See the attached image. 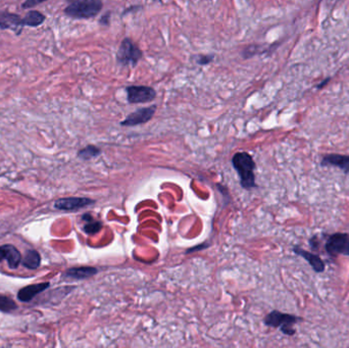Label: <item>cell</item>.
<instances>
[{
    "instance_id": "1",
    "label": "cell",
    "mask_w": 349,
    "mask_h": 348,
    "mask_svg": "<svg viewBox=\"0 0 349 348\" xmlns=\"http://www.w3.org/2000/svg\"><path fill=\"white\" fill-rule=\"evenodd\" d=\"M232 164L240 177L241 186L245 189H252L256 184V163L253 157L247 153H237L232 159Z\"/></svg>"
},
{
    "instance_id": "2",
    "label": "cell",
    "mask_w": 349,
    "mask_h": 348,
    "mask_svg": "<svg viewBox=\"0 0 349 348\" xmlns=\"http://www.w3.org/2000/svg\"><path fill=\"white\" fill-rule=\"evenodd\" d=\"M103 8V0H76L66 8L65 14L73 19L87 20L96 17Z\"/></svg>"
},
{
    "instance_id": "3",
    "label": "cell",
    "mask_w": 349,
    "mask_h": 348,
    "mask_svg": "<svg viewBox=\"0 0 349 348\" xmlns=\"http://www.w3.org/2000/svg\"><path fill=\"white\" fill-rule=\"evenodd\" d=\"M143 54L139 47L129 38H125L118 51L117 61L122 66L135 67L142 59Z\"/></svg>"
},
{
    "instance_id": "4",
    "label": "cell",
    "mask_w": 349,
    "mask_h": 348,
    "mask_svg": "<svg viewBox=\"0 0 349 348\" xmlns=\"http://www.w3.org/2000/svg\"><path fill=\"white\" fill-rule=\"evenodd\" d=\"M301 320H302L301 318L295 317L293 315H288V314H283L278 311H273L266 317L265 324L269 327L280 328L284 334L291 336L295 333L293 326Z\"/></svg>"
},
{
    "instance_id": "5",
    "label": "cell",
    "mask_w": 349,
    "mask_h": 348,
    "mask_svg": "<svg viewBox=\"0 0 349 348\" xmlns=\"http://www.w3.org/2000/svg\"><path fill=\"white\" fill-rule=\"evenodd\" d=\"M326 251L332 257L349 256V235L345 233L331 235L326 243Z\"/></svg>"
},
{
    "instance_id": "6",
    "label": "cell",
    "mask_w": 349,
    "mask_h": 348,
    "mask_svg": "<svg viewBox=\"0 0 349 348\" xmlns=\"http://www.w3.org/2000/svg\"><path fill=\"white\" fill-rule=\"evenodd\" d=\"M128 102L130 104H145L155 101L157 92L154 88L147 86H129L126 89Z\"/></svg>"
},
{
    "instance_id": "7",
    "label": "cell",
    "mask_w": 349,
    "mask_h": 348,
    "mask_svg": "<svg viewBox=\"0 0 349 348\" xmlns=\"http://www.w3.org/2000/svg\"><path fill=\"white\" fill-rule=\"evenodd\" d=\"M157 112V107L153 106V107H148V108H144V109H140L132 114H130L122 123V126H126V127H134V126H138L141 124H145L147 122L151 121L155 114Z\"/></svg>"
},
{
    "instance_id": "8",
    "label": "cell",
    "mask_w": 349,
    "mask_h": 348,
    "mask_svg": "<svg viewBox=\"0 0 349 348\" xmlns=\"http://www.w3.org/2000/svg\"><path fill=\"white\" fill-rule=\"evenodd\" d=\"M94 204V201L87 197H66L61 198L55 204L56 209L61 211H78Z\"/></svg>"
},
{
    "instance_id": "9",
    "label": "cell",
    "mask_w": 349,
    "mask_h": 348,
    "mask_svg": "<svg viewBox=\"0 0 349 348\" xmlns=\"http://www.w3.org/2000/svg\"><path fill=\"white\" fill-rule=\"evenodd\" d=\"M24 26V21L19 15L7 11H0V29L2 30H11L17 35H20Z\"/></svg>"
},
{
    "instance_id": "10",
    "label": "cell",
    "mask_w": 349,
    "mask_h": 348,
    "mask_svg": "<svg viewBox=\"0 0 349 348\" xmlns=\"http://www.w3.org/2000/svg\"><path fill=\"white\" fill-rule=\"evenodd\" d=\"M4 260L8 261L10 268L16 269L19 267L22 256L21 253L17 250L14 245L8 244V245H3L0 246V263Z\"/></svg>"
},
{
    "instance_id": "11",
    "label": "cell",
    "mask_w": 349,
    "mask_h": 348,
    "mask_svg": "<svg viewBox=\"0 0 349 348\" xmlns=\"http://www.w3.org/2000/svg\"><path fill=\"white\" fill-rule=\"evenodd\" d=\"M49 287V283H40V284H34V285H29L23 289H21L18 293V298L21 302L24 303H29L31 302L33 298L44 291L46 288Z\"/></svg>"
},
{
    "instance_id": "12",
    "label": "cell",
    "mask_w": 349,
    "mask_h": 348,
    "mask_svg": "<svg viewBox=\"0 0 349 348\" xmlns=\"http://www.w3.org/2000/svg\"><path fill=\"white\" fill-rule=\"evenodd\" d=\"M322 166L338 167L345 174H348L349 173V156L327 155L322 160Z\"/></svg>"
},
{
    "instance_id": "13",
    "label": "cell",
    "mask_w": 349,
    "mask_h": 348,
    "mask_svg": "<svg viewBox=\"0 0 349 348\" xmlns=\"http://www.w3.org/2000/svg\"><path fill=\"white\" fill-rule=\"evenodd\" d=\"M293 252L298 255L303 257L307 262L310 263V265L313 267V269L317 272V273H322L325 271V264L324 262L320 259V257H318L317 255H314L312 253H309L303 248H299V247H294L293 248Z\"/></svg>"
},
{
    "instance_id": "14",
    "label": "cell",
    "mask_w": 349,
    "mask_h": 348,
    "mask_svg": "<svg viewBox=\"0 0 349 348\" xmlns=\"http://www.w3.org/2000/svg\"><path fill=\"white\" fill-rule=\"evenodd\" d=\"M98 270L93 267H80V268H72L68 270L65 274L66 277L76 279V280H83L94 276Z\"/></svg>"
},
{
    "instance_id": "15",
    "label": "cell",
    "mask_w": 349,
    "mask_h": 348,
    "mask_svg": "<svg viewBox=\"0 0 349 348\" xmlns=\"http://www.w3.org/2000/svg\"><path fill=\"white\" fill-rule=\"evenodd\" d=\"M82 220L85 222L84 225V231L89 234V235H93V234H97L99 231L102 230L103 228V223L99 222L97 220H95L90 214H85L82 217Z\"/></svg>"
},
{
    "instance_id": "16",
    "label": "cell",
    "mask_w": 349,
    "mask_h": 348,
    "mask_svg": "<svg viewBox=\"0 0 349 348\" xmlns=\"http://www.w3.org/2000/svg\"><path fill=\"white\" fill-rule=\"evenodd\" d=\"M45 20H46V17L37 11H30L26 15V17L23 19L25 26H29L33 28L42 25L45 22Z\"/></svg>"
},
{
    "instance_id": "17",
    "label": "cell",
    "mask_w": 349,
    "mask_h": 348,
    "mask_svg": "<svg viewBox=\"0 0 349 348\" xmlns=\"http://www.w3.org/2000/svg\"><path fill=\"white\" fill-rule=\"evenodd\" d=\"M40 255L36 251H28L22 262L23 266L29 270H35L40 266Z\"/></svg>"
},
{
    "instance_id": "18",
    "label": "cell",
    "mask_w": 349,
    "mask_h": 348,
    "mask_svg": "<svg viewBox=\"0 0 349 348\" xmlns=\"http://www.w3.org/2000/svg\"><path fill=\"white\" fill-rule=\"evenodd\" d=\"M101 154H102V151L98 147H96L94 145H88L85 148L81 149L78 156H79V158H81L83 160H91L95 157H98Z\"/></svg>"
},
{
    "instance_id": "19",
    "label": "cell",
    "mask_w": 349,
    "mask_h": 348,
    "mask_svg": "<svg viewBox=\"0 0 349 348\" xmlns=\"http://www.w3.org/2000/svg\"><path fill=\"white\" fill-rule=\"evenodd\" d=\"M17 308V304L11 297L0 294V311L5 313H10L15 311Z\"/></svg>"
},
{
    "instance_id": "20",
    "label": "cell",
    "mask_w": 349,
    "mask_h": 348,
    "mask_svg": "<svg viewBox=\"0 0 349 348\" xmlns=\"http://www.w3.org/2000/svg\"><path fill=\"white\" fill-rule=\"evenodd\" d=\"M47 2V0H26V2L22 5L23 9H32L40 4H43Z\"/></svg>"
},
{
    "instance_id": "21",
    "label": "cell",
    "mask_w": 349,
    "mask_h": 348,
    "mask_svg": "<svg viewBox=\"0 0 349 348\" xmlns=\"http://www.w3.org/2000/svg\"><path fill=\"white\" fill-rule=\"evenodd\" d=\"M259 48V46H249L247 47L246 51L244 52V58H251L253 56H255L257 54V49Z\"/></svg>"
},
{
    "instance_id": "22",
    "label": "cell",
    "mask_w": 349,
    "mask_h": 348,
    "mask_svg": "<svg viewBox=\"0 0 349 348\" xmlns=\"http://www.w3.org/2000/svg\"><path fill=\"white\" fill-rule=\"evenodd\" d=\"M213 60H214V56H202V57H199L198 64L202 65V66H205V65H208L211 62H213Z\"/></svg>"
},
{
    "instance_id": "23",
    "label": "cell",
    "mask_w": 349,
    "mask_h": 348,
    "mask_svg": "<svg viewBox=\"0 0 349 348\" xmlns=\"http://www.w3.org/2000/svg\"><path fill=\"white\" fill-rule=\"evenodd\" d=\"M207 247H209L208 244L198 245V246H195L193 248H190V250H188V252H186V254H191V253H194V252H198V250H203V248H207Z\"/></svg>"
},
{
    "instance_id": "24",
    "label": "cell",
    "mask_w": 349,
    "mask_h": 348,
    "mask_svg": "<svg viewBox=\"0 0 349 348\" xmlns=\"http://www.w3.org/2000/svg\"><path fill=\"white\" fill-rule=\"evenodd\" d=\"M101 23L104 24V25H106V26H108V25L110 24V13L106 14V15L101 19Z\"/></svg>"
},
{
    "instance_id": "25",
    "label": "cell",
    "mask_w": 349,
    "mask_h": 348,
    "mask_svg": "<svg viewBox=\"0 0 349 348\" xmlns=\"http://www.w3.org/2000/svg\"><path fill=\"white\" fill-rule=\"evenodd\" d=\"M329 81H330V78H328L327 80H324V81L322 82V84H319L317 87H318L319 89H322V88H323L325 85H327V84H328V82H329Z\"/></svg>"
},
{
    "instance_id": "26",
    "label": "cell",
    "mask_w": 349,
    "mask_h": 348,
    "mask_svg": "<svg viewBox=\"0 0 349 348\" xmlns=\"http://www.w3.org/2000/svg\"><path fill=\"white\" fill-rule=\"evenodd\" d=\"M67 2H68L69 4H72V3H75V2H76V0H67Z\"/></svg>"
}]
</instances>
